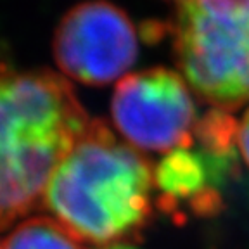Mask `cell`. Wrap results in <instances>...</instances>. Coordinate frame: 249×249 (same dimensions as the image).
<instances>
[{
    "label": "cell",
    "mask_w": 249,
    "mask_h": 249,
    "mask_svg": "<svg viewBox=\"0 0 249 249\" xmlns=\"http://www.w3.org/2000/svg\"><path fill=\"white\" fill-rule=\"evenodd\" d=\"M111 116L132 147L168 154L194 144L197 109L191 87L168 68H149L121 78Z\"/></svg>",
    "instance_id": "obj_4"
},
{
    "label": "cell",
    "mask_w": 249,
    "mask_h": 249,
    "mask_svg": "<svg viewBox=\"0 0 249 249\" xmlns=\"http://www.w3.org/2000/svg\"><path fill=\"white\" fill-rule=\"evenodd\" d=\"M154 168L92 120L52 173L43 206L80 241L111 246L144 229L152 210Z\"/></svg>",
    "instance_id": "obj_2"
},
{
    "label": "cell",
    "mask_w": 249,
    "mask_h": 249,
    "mask_svg": "<svg viewBox=\"0 0 249 249\" xmlns=\"http://www.w3.org/2000/svg\"><path fill=\"white\" fill-rule=\"evenodd\" d=\"M2 249H85V246L55 218L31 216L14 227Z\"/></svg>",
    "instance_id": "obj_7"
},
{
    "label": "cell",
    "mask_w": 249,
    "mask_h": 249,
    "mask_svg": "<svg viewBox=\"0 0 249 249\" xmlns=\"http://www.w3.org/2000/svg\"><path fill=\"white\" fill-rule=\"evenodd\" d=\"M237 149L244 163L249 166V107L237 124Z\"/></svg>",
    "instance_id": "obj_8"
},
{
    "label": "cell",
    "mask_w": 249,
    "mask_h": 249,
    "mask_svg": "<svg viewBox=\"0 0 249 249\" xmlns=\"http://www.w3.org/2000/svg\"><path fill=\"white\" fill-rule=\"evenodd\" d=\"M90 121L62 74L0 73V230L42 206L52 173Z\"/></svg>",
    "instance_id": "obj_1"
},
{
    "label": "cell",
    "mask_w": 249,
    "mask_h": 249,
    "mask_svg": "<svg viewBox=\"0 0 249 249\" xmlns=\"http://www.w3.org/2000/svg\"><path fill=\"white\" fill-rule=\"evenodd\" d=\"M239 151L177 149L154 168V183L161 191V208L178 210L187 202L194 213L208 216L222 206L220 187L235 173Z\"/></svg>",
    "instance_id": "obj_6"
},
{
    "label": "cell",
    "mask_w": 249,
    "mask_h": 249,
    "mask_svg": "<svg viewBox=\"0 0 249 249\" xmlns=\"http://www.w3.org/2000/svg\"><path fill=\"white\" fill-rule=\"evenodd\" d=\"M0 249H2V246H0Z\"/></svg>",
    "instance_id": "obj_10"
},
{
    "label": "cell",
    "mask_w": 249,
    "mask_h": 249,
    "mask_svg": "<svg viewBox=\"0 0 249 249\" xmlns=\"http://www.w3.org/2000/svg\"><path fill=\"white\" fill-rule=\"evenodd\" d=\"M171 35L192 92L227 113L249 102V0H180Z\"/></svg>",
    "instance_id": "obj_3"
},
{
    "label": "cell",
    "mask_w": 249,
    "mask_h": 249,
    "mask_svg": "<svg viewBox=\"0 0 249 249\" xmlns=\"http://www.w3.org/2000/svg\"><path fill=\"white\" fill-rule=\"evenodd\" d=\"M52 52L64 78L85 85H107L126 76L135 64L137 28L113 2L87 0L62 16Z\"/></svg>",
    "instance_id": "obj_5"
},
{
    "label": "cell",
    "mask_w": 249,
    "mask_h": 249,
    "mask_svg": "<svg viewBox=\"0 0 249 249\" xmlns=\"http://www.w3.org/2000/svg\"><path fill=\"white\" fill-rule=\"evenodd\" d=\"M99 249H137V248H133V246L126 244V242H120V244L102 246V248H99Z\"/></svg>",
    "instance_id": "obj_9"
},
{
    "label": "cell",
    "mask_w": 249,
    "mask_h": 249,
    "mask_svg": "<svg viewBox=\"0 0 249 249\" xmlns=\"http://www.w3.org/2000/svg\"><path fill=\"white\" fill-rule=\"evenodd\" d=\"M177 2H180V0H177Z\"/></svg>",
    "instance_id": "obj_11"
}]
</instances>
